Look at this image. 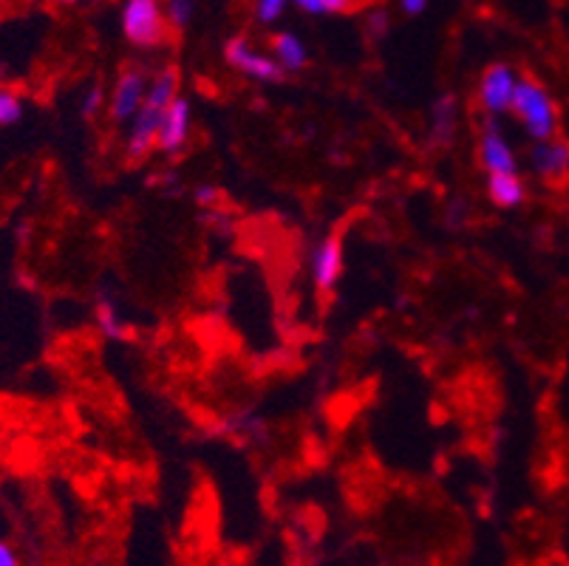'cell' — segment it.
Masks as SVG:
<instances>
[{
  "label": "cell",
  "instance_id": "ffe728a7",
  "mask_svg": "<svg viewBox=\"0 0 569 566\" xmlns=\"http://www.w3.org/2000/svg\"><path fill=\"white\" fill-rule=\"evenodd\" d=\"M102 102H106V91H102L100 82H91L80 97V113L86 119H94L97 111L102 108Z\"/></svg>",
  "mask_w": 569,
  "mask_h": 566
},
{
  "label": "cell",
  "instance_id": "5b68a950",
  "mask_svg": "<svg viewBox=\"0 0 569 566\" xmlns=\"http://www.w3.org/2000/svg\"><path fill=\"white\" fill-rule=\"evenodd\" d=\"M479 156H482V165L488 173H516V153L507 142L505 131H501L499 119L490 117L482 125V139H479Z\"/></svg>",
  "mask_w": 569,
  "mask_h": 566
},
{
  "label": "cell",
  "instance_id": "44dd1931",
  "mask_svg": "<svg viewBox=\"0 0 569 566\" xmlns=\"http://www.w3.org/2000/svg\"><path fill=\"white\" fill-rule=\"evenodd\" d=\"M287 9V0H256V20L258 23H276Z\"/></svg>",
  "mask_w": 569,
  "mask_h": 566
},
{
  "label": "cell",
  "instance_id": "52a82bcc",
  "mask_svg": "<svg viewBox=\"0 0 569 566\" xmlns=\"http://www.w3.org/2000/svg\"><path fill=\"white\" fill-rule=\"evenodd\" d=\"M144 82H148V77H144V71H139V69H128L119 75L117 88H113V93H111V119L113 122H126V119H131L133 113L142 108L144 93H148Z\"/></svg>",
  "mask_w": 569,
  "mask_h": 566
},
{
  "label": "cell",
  "instance_id": "9a60e30c",
  "mask_svg": "<svg viewBox=\"0 0 569 566\" xmlns=\"http://www.w3.org/2000/svg\"><path fill=\"white\" fill-rule=\"evenodd\" d=\"M488 193L499 207H519L525 201L527 190L519 173H490Z\"/></svg>",
  "mask_w": 569,
  "mask_h": 566
},
{
  "label": "cell",
  "instance_id": "5bb4252c",
  "mask_svg": "<svg viewBox=\"0 0 569 566\" xmlns=\"http://www.w3.org/2000/svg\"><path fill=\"white\" fill-rule=\"evenodd\" d=\"M94 315H97V326H100V331L108 337V340H126L128 324L122 320V315H119L117 300H113V295L108 292V289H100V292H97Z\"/></svg>",
  "mask_w": 569,
  "mask_h": 566
},
{
  "label": "cell",
  "instance_id": "9c48e42d",
  "mask_svg": "<svg viewBox=\"0 0 569 566\" xmlns=\"http://www.w3.org/2000/svg\"><path fill=\"white\" fill-rule=\"evenodd\" d=\"M159 119H162V111L144 106V102L142 108L133 113L131 131H128V156H131V159H142V156H148L151 145L157 142Z\"/></svg>",
  "mask_w": 569,
  "mask_h": 566
},
{
  "label": "cell",
  "instance_id": "83f0119b",
  "mask_svg": "<svg viewBox=\"0 0 569 566\" xmlns=\"http://www.w3.org/2000/svg\"><path fill=\"white\" fill-rule=\"evenodd\" d=\"M57 3H66V7H71V3H80V0H57Z\"/></svg>",
  "mask_w": 569,
  "mask_h": 566
},
{
  "label": "cell",
  "instance_id": "4fadbf2b",
  "mask_svg": "<svg viewBox=\"0 0 569 566\" xmlns=\"http://www.w3.org/2000/svg\"><path fill=\"white\" fill-rule=\"evenodd\" d=\"M453 133H457V100L451 93H445L431 106V142L437 148H448L453 142Z\"/></svg>",
  "mask_w": 569,
  "mask_h": 566
},
{
  "label": "cell",
  "instance_id": "484cf974",
  "mask_svg": "<svg viewBox=\"0 0 569 566\" xmlns=\"http://www.w3.org/2000/svg\"><path fill=\"white\" fill-rule=\"evenodd\" d=\"M0 566H20L18 555H14V549L7 542H0Z\"/></svg>",
  "mask_w": 569,
  "mask_h": 566
},
{
  "label": "cell",
  "instance_id": "8fae6325",
  "mask_svg": "<svg viewBox=\"0 0 569 566\" xmlns=\"http://www.w3.org/2000/svg\"><path fill=\"white\" fill-rule=\"evenodd\" d=\"M221 436L241 439V443H267V423L252 411H236L219 423Z\"/></svg>",
  "mask_w": 569,
  "mask_h": 566
},
{
  "label": "cell",
  "instance_id": "277c9868",
  "mask_svg": "<svg viewBox=\"0 0 569 566\" xmlns=\"http://www.w3.org/2000/svg\"><path fill=\"white\" fill-rule=\"evenodd\" d=\"M224 57L232 69L241 71V75L256 82H281L287 77V71L278 66L276 57H267L261 51H256L247 38L230 40L224 49Z\"/></svg>",
  "mask_w": 569,
  "mask_h": 566
},
{
  "label": "cell",
  "instance_id": "8992f818",
  "mask_svg": "<svg viewBox=\"0 0 569 566\" xmlns=\"http://www.w3.org/2000/svg\"><path fill=\"white\" fill-rule=\"evenodd\" d=\"M188 137H190V102L184 100V97H176V100L162 111V119H159L157 145L159 150L173 156L188 145Z\"/></svg>",
  "mask_w": 569,
  "mask_h": 566
},
{
  "label": "cell",
  "instance_id": "d6986e66",
  "mask_svg": "<svg viewBox=\"0 0 569 566\" xmlns=\"http://www.w3.org/2000/svg\"><path fill=\"white\" fill-rule=\"evenodd\" d=\"M468 199H462V196L448 199V205H445V225H448V230H462L468 225Z\"/></svg>",
  "mask_w": 569,
  "mask_h": 566
},
{
  "label": "cell",
  "instance_id": "2e32d148",
  "mask_svg": "<svg viewBox=\"0 0 569 566\" xmlns=\"http://www.w3.org/2000/svg\"><path fill=\"white\" fill-rule=\"evenodd\" d=\"M176 86H179V77H176V71L164 69L162 75L151 82L148 93H144V106L157 108V111H164V108L176 100Z\"/></svg>",
  "mask_w": 569,
  "mask_h": 566
},
{
  "label": "cell",
  "instance_id": "603a6c76",
  "mask_svg": "<svg viewBox=\"0 0 569 566\" xmlns=\"http://www.w3.org/2000/svg\"><path fill=\"white\" fill-rule=\"evenodd\" d=\"M219 187L213 185H201L196 187V205L201 207V210H213L216 205H219Z\"/></svg>",
  "mask_w": 569,
  "mask_h": 566
},
{
  "label": "cell",
  "instance_id": "6da1fadb",
  "mask_svg": "<svg viewBox=\"0 0 569 566\" xmlns=\"http://www.w3.org/2000/svg\"><path fill=\"white\" fill-rule=\"evenodd\" d=\"M513 111L525 125L527 137L532 142H547L556 137L558 111L547 88L536 80H519L513 93Z\"/></svg>",
  "mask_w": 569,
  "mask_h": 566
},
{
  "label": "cell",
  "instance_id": "4316f807",
  "mask_svg": "<svg viewBox=\"0 0 569 566\" xmlns=\"http://www.w3.org/2000/svg\"><path fill=\"white\" fill-rule=\"evenodd\" d=\"M298 7L303 9V12L309 14H323V7H320V0H295Z\"/></svg>",
  "mask_w": 569,
  "mask_h": 566
},
{
  "label": "cell",
  "instance_id": "ba28073f",
  "mask_svg": "<svg viewBox=\"0 0 569 566\" xmlns=\"http://www.w3.org/2000/svg\"><path fill=\"white\" fill-rule=\"evenodd\" d=\"M530 165L541 179L558 181L569 173V145L547 139V142H536L530 153Z\"/></svg>",
  "mask_w": 569,
  "mask_h": 566
},
{
  "label": "cell",
  "instance_id": "e0dca14e",
  "mask_svg": "<svg viewBox=\"0 0 569 566\" xmlns=\"http://www.w3.org/2000/svg\"><path fill=\"white\" fill-rule=\"evenodd\" d=\"M23 119V100L12 88H0V128L18 125Z\"/></svg>",
  "mask_w": 569,
  "mask_h": 566
},
{
  "label": "cell",
  "instance_id": "3957f363",
  "mask_svg": "<svg viewBox=\"0 0 569 566\" xmlns=\"http://www.w3.org/2000/svg\"><path fill=\"white\" fill-rule=\"evenodd\" d=\"M516 86H519V75H516L513 66L496 62L485 71L482 82H479V102L490 117H505V113L513 111Z\"/></svg>",
  "mask_w": 569,
  "mask_h": 566
},
{
  "label": "cell",
  "instance_id": "d4e9b609",
  "mask_svg": "<svg viewBox=\"0 0 569 566\" xmlns=\"http://www.w3.org/2000/svg\"><path fill=\"white\" fill-rule=\"evenodd\" d=\"M400 7L408 18H417V14H422L428 9V0H400Z\"/></svg>",
  "mask_w": 569,
  "mask_h": 566
},
{
  "label": "cell",
  "instance_id": "ac0fdd59",
  "mask_svg": "<svg viewBox=\"0 0 569 566\" xmlns=\"http://www.w3.org/2000/svg\"><path fill=\"white\" fill-rule=\"evenodd\" d=\"M164 18L176 29H188L190 20L196 18V0H168L164 7Z\"/></svg>",
  "mask_w": 569,
  "mask_h": 566
},
{
  "label": "cell",
  "instance_id": "7c38bea8",
  "mask_svg": "<svg viewBox=\"0 0 569 566\" xmlns=\"http://www.w3.org/2000/svg\"><path fill=\"white\" fill-rule=\"evenodd\" d=\"M272 54H276L278 66H281L287 75H298V71L307 69L309 62V51L303 46V40L292 31H278L276 38H272Z\"/></svg>",
  "mask_w": 569,
  "mask_h": 566
},
{
  "label": "cell",
  "instance_id": "30bf717a",
  "mask_svg": "<svg viewBox=\"0 0 569 566\" xmlns=\"http://www.w3.org/2000/svg\"><path fill=\"white\" fill-rule=\"evenodd\" d=\"M340 272H343V249L335 238H326L312 252V278L318 289H335Z\"/></svg>",
  "mask_w": 569,
  "mask_h": 566
},
{
  "label": "cell",
  "instance_id": "7a4b0ae2",
  "mask_svg": "<svg viewBox=\"0 0 569 566\" xmlns=\"http://www.w3.org/2000/svg\"><path fill=\"white\" fill-rule=\"evenodd\" d=\"M122 31L128 43L139 49H153L168 34V18L159 0H126L122 9Z\"/></svg>",
  "mask_w": 569,
  "mask_h": 566
},
{
  "label": "cell",
  "instance_id": "7402d4cb",
  "mask_svg": "<svg viewBox=\"0 0 569 566\" xmlns=\"http://www.w3.org/2000/svg\"><path fill=\"white\" fill-rule=\"evenodd\" d=\"M388 29H391V18H388L386 9L369 12V18H366V31H369L371 40H382L388 34Z\"/></svg>",
  "mask_w": 569,
  "mask_h": 566
},
{
  "label": "cell",
  "instance_id": "cb8c5ba5",
  "mask_svg": "<svg viewBox=\"0 0 569 566\" xmlns=\"http://www.w3.org/2000/svg\"><path fill=\"white\" fill-rule=\"evenodd\" d=\"M320 7H323V14L332 12V14H343L351 12L357 7V0H320Z\"/></svg>",
  "mask_w": 569,
  "mask_h": 566
}]
</instances>
